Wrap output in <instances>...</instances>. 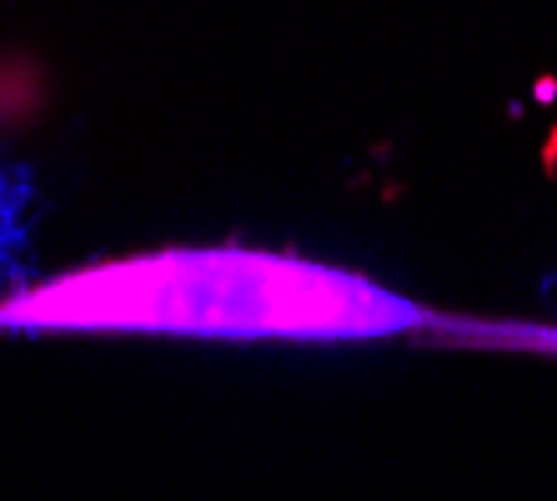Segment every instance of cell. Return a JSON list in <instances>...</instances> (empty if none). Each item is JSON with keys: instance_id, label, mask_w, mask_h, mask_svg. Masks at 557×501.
Here are the masks:
<instances>
[{"instance_id": "1", "label": "cell", "mask_w": 557, "mask_h": 501, "mask_svg": "<svg viewBox=\"0 0 557 501\" xmlns=\"http://www.w3.org/2000/svg\"><path fill=\"white\" fill-rule=\"evenodd\" d=\"M417 301L347 266L201 246L86 266L0 301V326L26 331H166L232 341H376L428 326Z\"/></svg>"}]
</instances>
